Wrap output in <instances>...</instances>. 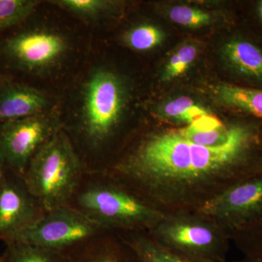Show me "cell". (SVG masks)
<instances>
[{
	"label": "cell",
	"instance_id": "1",
	"mask_svg": "<svg viewBox=\"0 0 262 262\" xmlns=\"http://www.w3.org/2000/svg\"><path fill=\"white\" fill-rule=\"evenodd\" d=\"M231 167L242 179L262 172V120L250 117L222 145H198L179 130L151 136L125 161L103 173L145 187L158 179L188 180Z\"/></svg>",
	"mask_w": 262,
	"mask_h": 262
},
{
	"label": "cell",
	"instance_id": "2",
	"mask_svg": "<svg viewBox=\"0 0 262 262\" xmlns=\"http://www.w3.org/2000/svg\"><path fill=\"white\" fill-rule=\"evenodd\" d=\"M85 173L70 136L60 127L33 157L22 177L45 211L67 206Z\"/></svg>",
	"mask_w": 262,
	"mask_h": 262
},
{
	"label": "cell",
	"instance_id": "3",
	"mask_svg": "<svg viewBox=\"0 0 262 262\" xmlns=\"http://www.w3.org/2000/svg\"><path fill=\"white\" fill-rule=\"evenodd\" d=\"M105 173H84L67 206L112 231L146 224L154 213L144 202L119 187Z\"/></svg>",
	"mask_w": 262,
	"mask_h": 262
},
{
	"label": "cell",
	"instance_id": "4",
	"mask_svg": "<svg viewBox=\"0 0 262 262\" xmlns=\"http://www.w3.org/2000/svg\"><path fill=\"white\" fill-rule=\"evenodd\" d=\"M83 91L80 141L91 157L98 156L120 121L125 90L116 74L97 69L89 76Z\"/></svg>",
	"mask_w": 262,
	"mask_h": 262
},
{
	"label": "cell",
	"instance_id": "5",
	"mask_svg": "<svg viewBox=\"0 0 262 262\" xmlns=\"http://www.w3.org/2000/svg\"><path fill=\"white\" fill-rule=\"evenodd\" d=\"M112 232L69 206L46 211L9 242L70 253L98 236ZM6 243V244H8Z\"/></svg>",
	"mask_w": 262,
	"mask_h": 262
},
{
	"label": "cell",
	"instance_id": "6",
	"mask_svg": "<svg viewBox=\"0 0 262 262\" xmlns=\"http://www.w3.org/2000/svg\"><path fill=\"white\" fill-rule=\"evenodd\" d=\"M61 127L46 115L0 123V157L5 166L23 177L34 155Z\"/></svg>",
	"mask_w": 262,
	"mask_h": 262
},
{
	"label": "cell",
	"instance_id": "7",
	"mask_svg": "<svg viewBox=\"0 0 262 262\" xmlns=\"http://www.w3.org/2000/svg\"><path fill=\"white\" fill-rule=\"evenodd\" d=\"M3 50L5 56L19 67L39 70L58 61L67 51V44L56 33L33 30L10 37Z\"/></svg>",
	"mask_w": 262,
	"mask_h": 262
},
{
	"label": "cell",
	"instance_id": "8",
	"mask_svg": "<svg viewBox=\"0 0 262 262\" xmlns=\"http://www.w3.org/2000/svg\"><path fill=\"white\" fill-rule=\"evenodd\" d=\"M22 177H5L0 186V239L9 242L45 213Z\"/></svg>",
	"mask_w": 262,
	"mask_h": 262
},
{
	"label": "cell",
	"instance_id": "9",
	"mask_svg": "<svg viewBox=\"0 0 262 262\" xmlns=\"http://www.w3.org/2000/svg\"><path fill=\"white\" fill-rule=\"evenodd\" d=\"M209 211H222L233 219L241 228L262 218V172L239 180L212 202Z\"/></svg>",
	"mask_w": 262,
	"mask_h": 262
},
{
	"label": "cell",
	"instance_id": "10",
	"mask_svg": "<svg viewBox=\"0 0 262 262\" xmlns=\"http://www.w3.org/2000/svg\"><path fill=\"white\" fill-rule=\"evenodd\" d=\"M224 56L231 70L246 87L262 89V46L246 35H237L226 43Z\"/></svg>",
	"mask_w": 262,
	"mask_h": 262
},
{
	"label": "cell",
	"instance_id": "11",
	"mask_svg": "<svg viewBox=\"0 0 262 262\" xmlns=\"http://www.w3.org/2000/svg\"><path fill=\"white\" fill-rule=\"evenodd\" d=\"M50 105L39 90L18 83L0 86V123L42 115Z\"/></svg>",
	"mask_w": 262,
	"mask_h": 262
},
{
	"label": "cell",
	"instance_id": "12",
	"mask_svg": "<svg viewBox=\"0 0 262 262\" xmlns=\"http://www.w3.org/2000/svg\"><path fill=\"white\" fill-rule=\"evenodd\" d=\"M70 254L72 262H139L128 245L124 247L119 244L111 232L84 243Z\"/></svg>",
	"mask_w": 262,
	"mask_h": 262
},
{
	"label": "cell",
	"instance_id": "13",
	"mask_svg": "<svg viewBox=\"0 0 262 262\" xmlns=\"http://www.w3.org/2000/svg\"><path fill=\"white\" fill-rule=\"evenodd\" d=\"M169 236L174 244L191 253V258L211 261V258L218 257L212 250L214 239L213 233L206 227L179 225L170 229Z\"/></svg>",
	"mask_w": 262,
	"mask_h": 262
},
{
	"label": "cell",
	"instance_id": "14",
	"mask_svg": "<svg viewBox=\"0 0 262 262\" xmlns=\"http://www.w3.org/2000/svg\"><path fill=\"white\" fill-rule=\"evenodd\" d=\"M215 94L226 106L246 116L262 120V89L223 84Z\"/></svg>",
	"mask_w": 262,
	"mask_h": 262
},
{
	"label": "cell",
	"instance_id": "15",
	"mask_svg": "<svg viewBox=\"0 0 262 262\" xmlns=\"http://www.w3.org/2000/svg\"><path fill=\"white\" fill-rule=\"evenodd\" d=\"M3 262H72L70 253L60 252L32 245L10 242L7 244Z\"/></svg>",
	"mask_w": 262,
	"mask_h": 262
},
{
	"label": "cell",
	"instance_id": "16",
	"mask_svg": "<svg viewBox=\"0 0 262 262\" xmlns=\"http://www.w3.org/2000/svg\"><path fill=\"white\" fill-rule=\"evenodd\" d=\"M63 10L87 20H99L116 8L117 3L108 0H53Z\"/></svg>",
	"mask_w": 262,
	"mask_h": 262
},
{
	"label": "cell",
	"instance_id": "17",
	"mask_svg": "<svg viewBox=\"0 0 262 262\" xmlns=\"http://www.w3.org/2000/svg\"><path fill=\"white\" fill-rule=\"evenodd\" d=\"M127 245L139 262H211L181 256L146 239H135Z\"/></svg>",
	"mask_w": 262,
	"mask_h": 262
},
{
	"label": "cell",
	"instance_id": "18",
	"mask_svg": "<svg viewBox=\"0 0 262 262\" xmlns=\"http://www.w3.org/2000/svg\"><path fill=\"white\" fill-rule=\"evenodd\" d=\"M244 122L245 120H239L231 124L229 126L225 125L221 128L210 130H194L188 126L181 129L179 132L188 140L198 145L217 146L222 145L229 141Z\"/></svg>",
	"mask_w": 262,
	"mask_h": 262
},
{
	"label": "cell",
	"instance_id": "19",
	"mask_svg": "<svg viewBox=\"0 0 262 262\" xmlns=\"http://www.w3.org/2000/svg\"><path fill=\"white\" fill-rule=\"evenodd\" d=\"M35 0H0V31L20 24L34 13Z\"/></svg>",
	"mask_w": 262,
	"mask_h": 262
},
{
	"label": "cell",
	"instance_id": "20",
	"mask_svg": "<svg viewBox=\"0 0 262 262\" xmlns=\"http://www.w3.org/2000/svg\"><path fill=\"white\" fill-rule=\"evenodd\" d=\"M163 34L155 26L141 24L125 34L124 41L128 47L138 51L152 49L162 42Z\"/></svg>",
	"mask_w": 262,
	"mask_h": 262
},
{
	"label": "cell",
	"instance_id": "21",
	"mask_svg": "<svg viewBox=\"0 0 262 262\" xmlns=\"http://www.w3.org/2000/svg\"><path fill=\"white\" fill-rule=\"evenodd\" d=\"M196 55L198 48L194 45L182 46L170 58L164 72V80H170L182 75L192 64Z\"/></svg>",
	"mask_w": 262,
	"mask_h": 262
},
{
	"label": "cell",
	"instance_id": "22",
	"mask_svg": "<svg viewBox=\"0 0 262 262\" xmlns=\"http://www.w3.org/2000/svg\"><path fill=\"white\" fill-rule=\"evenodd\" d=\"M169 17L175 23L187 27H203L212 20L209 13L183 5L173 7L169 12Z\"/></svg>",
	"mask_w": 262,
	"mask_h": 262
},
{
	"label": "cell",
	"instance_id": "23",
	"mask_svg": "<svg viewBox=\"0 0 262 262\" xmlns=\"http://www.w3.org/2000/svg\"><path fill=\"white\" fill-rule=\"evenodd\" d=\"M241 246L247 257L262 259V218L243 229Z\"/></svg>",
	"mask_w": 262,
	"mask_h": 262
},
{
	"label": "cell",
	"instance_id": "24",
	"mask_svg": "<svg viewBox=\"0 0 262 262\" xmlns=\"http://www.w3.org/2000/svg\"><path fill=\"white\" fill-rule=\"evenodd\" d=\"M194 101L187 96H182L170 101L164 107V114L167 117L184 122L187 112L194 106Z\"/></svg>",
	"mask_w": 262,
	"mask_h": 262
},
{
	"label": "cell",
	"instance_id": "25",
	"mask_svg": "<svg viewBox=\"0 0 262 262\" xmlns=\"http://www.w3.org/2000/svg\"><path fill=\"white\" fill-rule=\"evenodd\" d=\"M225 124H222L219 119L214 116L207 114L201 118L198 119L189 125V127L198 130H210L221 128L225 126Z\"/></svg>",
	"mask_w": 262,
	"mask_h": 262
},
{
	"label": "cell",
	"instance_id": "26",
	"mask_svg": "<svg viewBox=\"0 0 262 262\" xmlns=\"http://www.w3.org/2000/svg\"><path fill=\"white\" fill-rule=\"evenodd\" d=\"M251 15H253L256 29H259L260 35L261 36V41L259 42L262 46V0L253 3L251 7Z\"/></svg>",
	"mask_w": 262,
	"mask_h": 262
},
{
	"label": "cell",
	"instance_id": "27",
	"mask_svg": "<svg viewBox=\"0 0 262 262\" xmlns=\"http://www.w3.org/2000/svg\"><path fill=\"white\" fill-rule=\"evenodd\" d=\"M5 165L4 162H3V159H2L1 157H0V186H1V184L4 182L5 177H6V176H5Z\"/></svg>",
	"mask_w": 262,
	"mask_h": 262
},
{
	"label": "cell",
	"instance_id": "28",
	"mask_svg": "<svg viewBox=\"0 0 262 262\" xmlns=\"http://www.w3.org/2000/svg\"><path fill=\"white\" fill-rule=\"evenodd\" d=\"M238 262H262V259L256 258L247 257L246 259L244 260V261Z\"/></svg>",
	"mask_w": 262,
	"mask_h": 262
},
{
	"label": "cell",
	"instance_id": "29",
	"mask_svg": "<svg viewBox=\"0 0 262 262\" xmlns=\"http://www.w3.org/2000/svg\"><path fill=\"white\" fill-rule=\"evenodd\" d=\"M0 262H3V258H0Z\"/></svg>",
	"mask_w": 262,
	"mask_h": 262
}]
</instances>
